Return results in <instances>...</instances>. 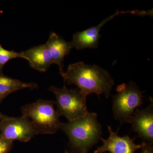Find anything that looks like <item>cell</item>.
Here are the masks:
<instances>
[{"instance_id": "1", "label": "cell", "mask_w": 153, "mask_h": 153, "mask_svg": "<svg viewBox=\"0 0 153 153\" xmlns=\"http://www.w3.org/2000/svg\"><path fill=\"white\" fill-rule=\"evenodd\" d=\"M61 76L68 85H76L85 97L95 93L99 98L101 94L108 98L114 84V80L107 70L82 62L70 64Z\"/></svg>"}, {"instance_id": "2", "label": "cell", "mask_w": 153, "mask_h": 153, "mask_svg": "<svg viewBox=\"0 0 153 153\" xmlns=\"http://www.w3.org/2000/svg\"><path fill=\"white\" fill-rule=\"evenodd\" d=\"M60 129L68 137L75 153H88L102 138V126L95 113L89 112L75 120L62 123Z\"/></svg>"}, {"instance_id": "3", "label": "cell", "mask_w": 153, "mask_h": 153, "mask_svg": "<svg viewBox=\"0 0 153 153\" xmlns=\"http://www.w3.org/2000/svg\"><path fill=\"white\" fill-rule=\"evenodd\" d=\"M22 112V116L31 120L40 134H53L61 128L60 116L53 100L40 99L25 105Z\"/></svg>"}, {"instance_id": "4", "label": "cell", "mask_w": 153, "mask_h": 153, "mask_svg": "<svg viewBox=\"0 0 153 153\" xmlns=\"http://www.w3.org/2000/svg\"><path fill=\"white\" fill-rule=\"evenodd\" d=\"M117 93L113 97L112 111L116 120L122 123H131L134 114L143 103L144 91L134 82L118 85Z\"/></svg>"}, {"instance_id": "5", "label": "cell", "mask_w": 153, "mask_h": 153, "mask_svg": "<svg viewBox=\"0 0 153 153\" xmlns=\"http://www.w3.org/2000/svg\"><path fill=\"white\" fill-rule=\"evenodd\" d=\"M49 90L56 97L55 103L57 112L68 121L85 116L89 112L86 106V97L79 88L68 89L65 86L60 88L52 85Z\"/></svg>"}, {"instance_id": "6", "label": "cell", "mask_w": 153, "mask_h": 153, "mask_svg": "<svg viewBox=\"0 0 153 153\" xmlns=\"http://www.w3.org/2000/svg\"><path fill=\"white\" fill-rule=\"evenodd\" d=\"M0 135L6 140L27 142L39 131L33 123L26 117L7 116L0 122Z\"/></svg>"}, {"instance_id": "7", "label": "cell", "mask_w": 153, "mask_h": 153, "mask_svg": "<svg viewBox=\"0 0 153 153\" xmlns=\"http://www.w3.org/2000/svg\"><path fill=\"white\" fill-rule=\"evenodd\" d=\"M108 128L109 137L106 140L100 139L103 144L97 148L94 153H135L137 150L142 147L143 143L137 144L134 142L135 139H132L128 135L119 136V130L114 132L110 126H108Z\"/></svg>"}, {"instance_id": "8", "label": "cell", "mask_w": 153, "mask_h": 153, "mask_svg": "<svg viewBox=\"0 0 153 153\" xmlns=\"http://www.w3.org/2000/svg\"><path fill=\"white\" fill-rule=\"evenodd\" d=\"M132 12L133 11L120 12L117 10L113 15L102 20L95 27H92L84 31L74 33L73 36V39L71 42L72 47L73 48H76L77 50H81L86 48L96 49L99 44V41L101 37L100 33L102 26L119 14L126 13L133 14Z\"/></svg>"}, {"instance_id": "9", "label": "cell", "mask_w": 153, "mask_h": 153, "mask_svg": "<svg viewBox=\"0 0 153 153\" xmlns=\"http://www.w3.org/2000/svg\"><path fill=\"white\" fill-rule=\"evenodd\" d=\"M131 123L132 129L140 138L153 144V103L143 109H137Z\"/></svg>"}, {"instance_id": "10", "label": "cell", "mask_w": 153, "mask_h": 153, "mask_svg": "<svg viewBox=\"0 0 153 153\" xmlns=\"http://www.w3.org/2000/svg\"><path fill=\"white\" fill-rule=\"evenodd\" d=\"M46 44L52 56V64L58 65L61 75L64 72L63 68L64 57L69 54L71 49L73 48L71 42H67L56 33H52Z\"/></svg>"}, {"instance_id": "11", "label": "cell", "mask_w": 153, "mask_h": 153, "mask_svg": "<svg viewBox=\"0 0 153 153\" xmlns=\"http://www.w3.org/2000/svg\"><path fill=\"white\" fill-rule=\"evenodd\" d=\"M32 68L45 72L52 64L50 51L46 44L32 47L23 52Z\"/></svg>"}, {"instance_id": "12", "label": "cell", "mask_w": 153, "mask_h": 153, "mask_svg": "<svg viewBox=\"0 0 153 153\" xmlns=\"http://www.w3.org/2000/svg\"><path fill=\"white\" fill-rule=\"evenodd\" d=\"M38 88V84L35 82H24L0 73V96L3 98H5L11 93L21 89L30 88L33 90Z\"/></svg>"}, {"instance_id": "13", "label": "cell", "mask_w": 153, "mask_h": 153, "mask_svg": "<svg viewBox=\"0 0 153 153\" xmlns=\"http://www.w3.org/2000/svg\"><path fill=\"white\" fill-rule=\"evenodd\" d=\"M17 58H22L26 60L23 52H18L14 50H7L3 48L0 44V73H3V68L6 63L10 60Z\"/></svg>"}, {"instance_id": "14", "label": "cell", "mask_w": 153, "mask_h": 153, "mask_svg": "<svg viewBox=\"0 0 153 153\" xmlns=\"http://www.w3.org/2000/svg\"><path fill=\"white\" fill-rule=\"evenodd\" d=\"M13 142L6 140L0 135V153H8L10 150Z\"/></svg>"}, {"instance_id": "15", "label": "cell", "mask_w": 153, "mask_h": 153, "mask_svg": "<svg viewBox=\"0 0 153 153\" xmlns=\"http://www.w3.org/2000/svg\"><path fill=\"white\" fill-rule=\"evenodd\" d=\"M140 153H153V144L151 143H143Z\"/></svg>"}, {"instance_id": "16", "label": "cell", "mask_w": 153, "mask_h": 153, "mask_svg": "<svg viewBox=\"0 0 153 153\" xmlns=\"http://www.w3.org/2000/svg\"><path fill=\"white\" fill-rule=\"evenodd\" d=\"M7 116L1 113L0 112V122L2 120L4 119L5 118L7 117Z\"/></svg>"}, {"instance_id": "17", "label": "cell", "mask_w": 153, "mask_h": 153, "mask_svg": "<svg viewBox=\"0 0 153 153\" xmlns=\"http://www.w3.org/2000/svg\"><path fill=\"white\" fill-rule=\"evenodd\" d=\"M4 98H3V97H1V96H0V103L2 101V100H3L4 99Z\"/></svg>"}, {"instance_id": "18", "label": "cell", "mask_w": 153, "mask_h": 153, "mask_svg": "<svg viewBox=\"0 0 153 153\" xmlns=\"http://www.w3.org/2000/svg\"><path fill=\"white\" fill-rule=\"evenodd\" d=\"M65 153H68V152H67V151H66V152Z\"/></svg>"}]
</instances>
